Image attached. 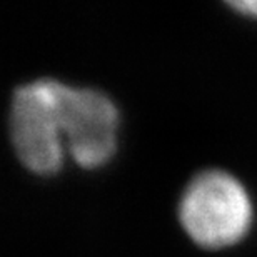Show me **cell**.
Segmentation results:
<instances>
[{"instance_id":"6da1fadb","label":"cell","mask_w":257,"mask_h":257,"mask_svg":"<svg viewBox=\"0 0 257 257\" xmlns=\"http://www.w3.org/2000/svg\"><path fill=\"white\" fill-rule=\"evenodd\" d=\"M176 210L187 237L209 250L239 244L255 220L249 189L235 174L220 167L195 172L179 195Z\"/></svg>"},{"instance_id":"7a4b0ae2","label":"cell","mask_w":257,"mask_h":257,"mask_svg":"<svg viewBox=\"0 0 257 257\" xmlns=\"http://www.w3.org/2000/svg\"><path fill=\"white\" fill-rule=\"evenodd\" d=\"M67 89L62 80L39 77L19 84L10 97V144L20 164L37 176H54L64 166Z\"/></svg>"},{"instance_id":"3957f363","label":"cell","mask_w":257,"mask_h":257,"mask_svg":"<svg viewBox=\"0 0 257 257\" xmlns=\"http://www.w3.org/2000/svg\"><path fill=\"white\" fill-rule=\"evenodd\" d=\"M119 107L107 92L69 84L64 104L65 149L77 166H107L119 147Z\"/></svg>"},{"instance_id":"277c9868","label":"cell","mask_w":257,"mask_h":257,"mask_svg":"<svg viewBox=\"0 0 257 257\" xmlns=\"http://www.w3.org/2000/svg\"><path fill=\"white\" fill-rule=\"evenodd\" d=\"M227 5L235 14L257 20V0H232L227 2Z\"/></svg>"}]
</instances>
